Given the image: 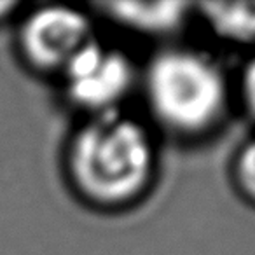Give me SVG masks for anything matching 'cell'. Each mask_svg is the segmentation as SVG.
Masks as SVG:
<instances>
[{
    "label": "cell",
    "instance_id": "obj_1",
    "mask_svg": "<svg viewBox=\"0 0 255 255\" xmlns=\"http://www.w3.org/2000/svg\"><path fill=\"white\" fill-rule=\"evenodd\" d=\"M61 173L74 198L98 213L136 208L159 175V136L126 109L82 117L61 150Z\"/></svg>",
    "mask_w": 255,
    "mask_h": 255
},
{
    "label": "cell",
    "instance_id": "obj_2",
    "mask_svg": "<svg viewBox=\"0 0 255 255\" xmlns=\"http://www.w3.org/2000/svg\"><path fill=\"white\" fill-rule=\"evenodd\" d=\"M157 136L185 145L206 142L226 126L234 77L208 51L187 44L159 46L140 67L138 93Z\"/></svg>",
    "mask_w": 255,
    "mask_h": 255
},
{
    "label": "cell",
    "instance_id": "obj_3",
    "mask_svg": "<svg viewBox=\"0 0 255 255\" xmlns=\"http://www.w3.org/2000/svg\"><path fill=\"white\" fill-rule=\"evenodd\" d=\"M14 26V53L26 72L58 81L77 53L96 39V18L77 5L46 2L21 11Z\"/></svg>",
    "mask_w": 255,
    "mask_h": 255
},
{
    "label": "cell",
    "instance_id": "obj_4",
    "mask_svg": "<svg viewBox=\"0 0 255 255\" xmlns=\"http://www.w3.org/2000/svg\"><path fill=\"white\" fill-rule=\"evenodd\" d=\"M140 67L119 47L100 37L86 44L58 79L63 100L82 117L124 110L138 93Z\"/></svg>",
    "mask_w": 255,
    "mask_h": 255
},
{
    "label": "cell",
    "instance_id": "obj_5",
    "mask_svg": "<svg viewBox=\"0 0 255 255\" xmlns=\"http://www.w3.org/2000/svg\"><path fill=\"white\" fill-rule=\"evenodd\" d=\"M93 16L116 28L164 44L177 42L196 19L194 2L184 0H107L89 5Z\"/></svg>",
    "mask_w": 255,
    "mask_h": 255
},
{
    "label": "cell",
    "instance_id": "obj_6",
    "mask_svg": "<svg viewBox=\"0 0 255 255\" xmlns=\"http://www.w3.org/2000/svg\"><path fill=\"white\" fill-rule=\"evenodd\" d=\"M194 14L222 44L255 51V0L194 2Z\"/></svg>",
    "mask_w": 255,
    "mask_h": 255
},
{
    "label": "cell",
    "instance_id": "obj_7",
    "mask_svg": "<svg viewBox=\"0 0 255 255\" xmlns=\"http://www.w3.org/2000/svg\"><path fill=\"white\" fill-rule=\"evenodd\" d=\"M229 182L236 196L255 206V136L234 149L229 161Z\"/></svg>",
    "mask_w": 255,
    "mask_h": 255
},
{
    "label": "cell",
    "instance_id": "obj_8",
    "mask_svg": "<svg viewBox=\"0 0 255 255\" xmlns=\"http://www.w3.org/2000/svg\"><path fill=\"white\" fill-rule=\"evenodd\" d=\"M234 102L255 124V51L234 77Z\"/></svg>",
    "mask_w": 255,
    "mask_h": 255
},
{
    "label": "cell",
    "instance_id": "obj_9",
    "mask_svg": "<svg viewBox=\"0 0 255 255\" xmlns=\"http://www.w3.org/2000/svg\"><path fill=\"white\" fill-rule=\"evenodd\" d=\"M23 9H25V4H21V2H16V0H0V26L7 25L11 21H16Z\"/></svg>",
    "mask_w": 255,
    "mask_h": 255
}]
</instances>
